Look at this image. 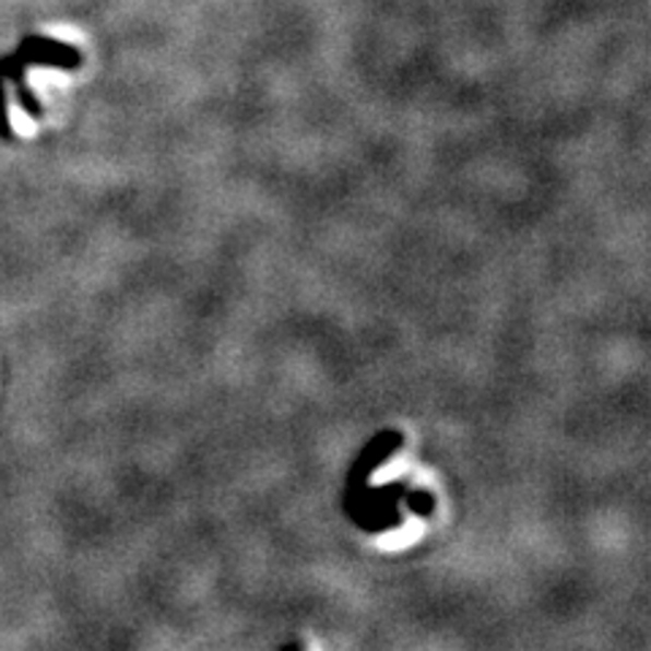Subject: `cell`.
<instances>
[{
  "mask_svg": "<svg viewBox=\"0 0 651 651\" xmlns=\"http://www.w3.org/2000/svg\"><path fill=\"white\" fill-rule=\"evenodd\" d=\"M16 58L25 66H52V69H69L74 71L82 63V55L76 52L71 44L55 42V38L44 36H27L20 42Z\"/></svg>",
  "mask_w": 651,
  "mask_h": 651,
  "instance_id": "obj_1",
  "label": "cell"
},
{
  "mask_svg": "<svg viewBox=\"0 0 651 651\" xmlns=\"http://www.w3.org/2000/svg\"><path fill=\"white\" fill-rule=\"evenodd\" d=\"M0 69H3L5 74V82L14 84V93H16V100H20L22 109L27 111L31 117H42V104L36 100V95L27 90V82H25V69L27 66L22 63L16 55H5V58H0Z\"/></svg>",
  "mask_w": 651,
  "mask_h": 651,
  "instance_id": "obj_2",
  "label": "cell"
},
{
  "mask_svg": "<svg viewBox=\"0 0 651 651\" xmlns=\"http://www.w3.org/2000/svg\"><path fill=\"white\" fill-rule=\"evenodd\" d=\"M11 137V122H9V109H5V74L0 69V139Z\"/></svg>",
  "mask_w": 651,
  "mask_h": 651,
  "instance_id": "obj_3",
  "label": "cell"
}]
</instances>
